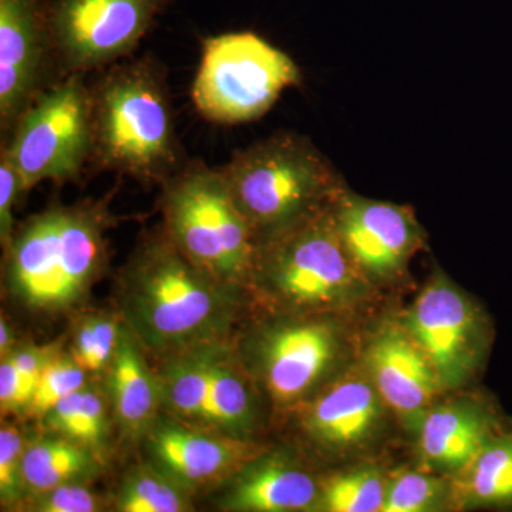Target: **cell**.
Wrapping results in <instances>:
<instances>
[{
    "mask_svg": "<svg viewBox=\"0 0 512 512\" xmlns=\"http://www.w3.org/2000/svg\"><path fill=\"white\" fill-rule=\"evenodd\" d=\"M446 494V484L429 474L406 471L387 485L382 512H424L434 510Z\"/></svg>",
    "mask_w": 512,
    "mask_h": 512,
    "instance_id": "28",
    "label": "cell"
},
{
    "mask_svg": "<svg viewBox=\"0 0 512 512\" xmlns=\"http://www.w3.org/2000/svg\"><path fill=\"white\" fill-rule=\"evenodd\" d=\"M53 0H0V138L5 140L47 87L63 79L57 67Z\"/></svg>",
    "mask_w": 512,
    "mask_h": 512,
    "instance_id": "10",
    "label": "cell"
},
{
    "mask_svg": "<svg viewBox=\"0 0 512 512\" xmlns=\"http://www.w3.org/2000/svg\"><path fill=\"white\" fill-rule=\"evenodd\" d=\"M456 477L460 507H512V431H498Z\"/></svg>",
    "mask_w": 512,
    "mask_h": 512,
    "instance_id": "22",
    "label": "cell"
},
{
    "mask_svg": "<svg viewBox=\"0 0 512 512\" xmlns=\"http://www.w3.org/2000/svg\"><path fill=\"white\" fill-rule=\"evenodd\" d=\"M13 333L10 329L9 323L6 322L5 316L0 319V355L2 357L8 356L12 353L13 349Z\"/></svg>",
    "mask_w": 512,
    "mask_h": 512,
    "instance_id": "34",
    "label": "cell"
},
{
    "mask_svg": "<svg viewBox=\"0 0 512 512\" xmlns=\"http://www.w3.org/2000/svg\"><path fill=\"white\" fill-rule=\"evenodd\" d=\"M161 187L165 234L192 264L237 288L254 276L258 239L220 168L188 160Z\"/></svg>",
    "mask_w": 512,
    "mask_h": 512,
    "instance_id": "5",
    "label": "cell"
},
{
    "mask_svg": "<svg viewBox=\"0 0 512 512\" xmlns=\"http://www.w3.org/2000/svg\"><path fill=\"white\" fill-rule=\"evenodd\" d=\"M0 151L19 171L25 192L43 181H76L93 156L92 96L84 74L47 87L23 111Z\"/></svg>",
    "mask_w": 512,
    "mask_h": 512,
    "instance_id": "8",
    "label": "cell"
},
{
    "mask_svg": "<svg viewBox=\"0 0 512 512\" xmlns=\"http://www.w3.org/2000/svg\"><path fill=\"white\" fill-rule=\"evenodd\" d=\"M498 431L493 414L473 400L431 406L417 427L421 460L433 470L457 474Z\"/></svg>",
    "mask_w": 512,
    "mask_h": 512,
    "instance_id": "16",
    "label": "cell"
},
{
    "mask_svg": "<svg viewBox=\"0 0 512 512\" xmlns=\"http://www.w3.org/2000/svg\"><path fill=\"white\" fill-rule=\"evenodd\" d=\"M383 403L369 376H346L311 404L303 424L312 439L323 446H360L379 427Z\"/></svg>",
    "mask_w": 512,
    "mask_h": 512,
    "instance_id": "17",
    "label": "cell"
},
{
    "mask_svg": "<svg viewBox=\"0 0 512 512\" xmlns=\"http://www.w3.org/2000/svg\"><path fill=\"white\" fill-rule=\"evenodd\" d=\"M218 168L258 244L329 207L345 188L319 148L291 131L256 141Z\"/></svg>",
    "mask_w": 512,
    "mask_h": 512,
    "instance_id": "4",
    "label": "cell"
},
{
    "mask_svg": "<svg viewBox=\"0 0 512 512\" xmlns=\"http://www.w3.org/2000/svg\"><path fill=\"white\" fill-rule=\"evenodd\" d=\"M50 430L86 447L100 458L109 439V417L100 392L84 386L56 404L45 416Z\"/></svg>",
    "mask_w": 512,
    "mask_h": 512,
    "instance_id": "23",
    "label": "cell"
},
{
    "mask_svg": "<svg viewBox=\"0 0 512 512\" xmlns=\"http://www.w3.org/2000/svg\"><path fill=\"white\" fill-rule=\"evenodd\" d=\"M0 406L3 414L28 410L29 407L22 376L9 355L2 357L0 363Z\"/></svg>",
    "mask_w": 512,
    "mask_h": 512,
    "instance_id": "33",
    "label": "cell"
},
{
    "mask_svg": "<svg viewBox=\"0 0 512 512\" xmlns=\"http://www.w3.org/2000/svg\"><path fill=\"white\" fill-rule=\"evenodd\" d=\"M262 375L272 399L291 404L311 392L335 360L338 333L325 322H295L275 328L261 346Z\"/></svg>",
    "mask_w": 512,
    "mask_h": 512,
    "instance_id": "15",
    "label": "cell"
},
{
    "mask_svg": "<svg viewBox=\"0 0 512 512\" xmlns=\"http://www.w3.org/2000/svg\"><path fill=\"white\" fill-rule=\"evenodd\" d=\"M386 480L373 470H356L330 478L320 488L319 510L328 512H382Z\"/></svg>",
    "mask_w": 512,
    "mask_h": 512,
    "instance_id": "25",
    "label": "cell"
},
{
    "mask_svg": "<svg viewBox=\"0 0 512 512\" xmlns=\"http://www.w3.org/2000/svg\"><path fill=\"white\" fill-rule=\"evenodd\" d=\"M174 0H53L50 33L60 76L104 70L133 55Z\"/></svg>",
    "mask_w": 512,
    "mask_h": 512,
    "instance_id": "9",
    "label": "cell"
},
{
    "mask_svg": "<svg viewBox=\"0 0 512 512\" xmlns=\"http://www.w3.org/2000/svg\"><path fill=\"white\" fill-rule=\"evenodd\" d=\"M332 212L343 245L367 279L399 275L423 244L419 222L403 205L369 200L345 187Z\"/></svg>",
    "mask_w": 512,
    "mask_h": 512,
    "instance_id": "12",
    "label": "cell"
},
{
    "mask_svg": "<svg viewBox=\"0 0 512 512\" xmlns=\"http://www.w3.org/2000/svg\"><path fill=\"white\" fill-rule=\"evenodd\" d=\"M25 437L18 427L6 426L0 430V498L3 507L16 505L26 494L23 484V454Z\"/></svg>",
    "mask_w": 512,
    "mask_h": 512,
    "instance_id": "29",
    "label": "cell"
},
{
    "mask_svg": "<svg viewBox=\"0 0 512 512\" xmlns=\"http://www.w3.org/2000/svg\"><path fill=\"white\" fill-rule=\"evenodd\" d=\"M25 194L22 178L15 165L0 151V241L3 248L9 244L16 231L13 208L20 195Z\"/></svg>",
    "mask_w": 512,
    "mask_h": 512,
    "instance_id": "31",
    "label": "cell"
},
{
    "mask_svg": "<svg viewBox=\"0 0 512 512\" xmlns=\"http://www.w3.org/2000/svg\"><path fill=\"white\" fill-rule=\"evenodd\" d=\"M315 478L286 461H251L238 471L221 508L245 512H293L318 507Z\"/></svg>",
    "mask_w": 512,
    "mask_h": 512,
    "instance_id": "19",
    "label": "cell"
},
{
    "mask_svg": "<svg viewBox=\"0 0 512 512\" xmlns=\"http://www.w3.org/2000/svg\"><path fill=\"white\" fill-rule=\"evenodd\" d=\"M96 170L163 184L184 167L167 73L154 57L104 69L90 86Z\"/></svg>",
    "mask_w": 512,
    "mask_h": 512,
    "instance_id": "2",
    "label": "cell"
},
{
    "mask_svg": "<svg viewBox=\"0 0 512 512\" xmlns=\"http://www.w3.org/2000/svg\"><path fill=\"white\" fill-rule=\"evenodd\" d=\"M30 510L37 512H96L101 510L99 495L83 483L59 485L37 495Z\"/></svg>",
    "mask_w": 512,
    "mask_h": 512,
    "instance_id": "30",
    "label": "cell"
},
{
    "mask_svg": "<svg viewBox=\"0 0 512 512\" xmlns=\"http://www.w3.org/2000/svg\"><path fill=\"white\" fill-rule=\"evenodd\" d=\"M124 323L163 355L220 342L238 311L235 288L192 264L165 231L138 244L120 281Z\"/></svg>",
    "mask_w": 512,
    "mask_h": 512,
    "instance_id": "1",
    "label": "cell"
},
{
    "mask_svg": "<svg viewBox=\"0 0 512 512\" xmlns=\"http://www.w3.org/2000/svg\"><path fill=\"white\" fill-rule=\"evenodd\" d=\"M87 373L73 356L56 355L37 382L28 412L33 416L45 417L56 404L87 386Z\"/></svg>",
    "mask_w": 512,
    "mask_h": 512,
    "instance_id": "27",
    "label": "cell"
},
{
    "mask_svg": "<svg viewBox=\"0 0 512 512\" xmlns=\"http://www.w3.org/2000/svg\"><path fill=\"white\" fill-rule=\"evenodd\" d=\"M146 437L153 466L188 493L238 473L258 450L247 440L173 421L154 424Z\"/></svg>",
    "mask_w": 512,
    "mask_h": 512,
    "instance_id": "13",
    "label": "cell"
},
{
    "mask_svg": "<svg viewBox=\"0 0 512 512\" xmlns=\"http://www.w3.org/2000/svg\"><path fill=\"white\" fill-rule=\"evenodd\" d=\"M302 74L291 56L252 32H231L202 42L192 83L195 109L215 124L261 119Z\"/></svg>",
    "mask_w": 512,
    "mask_h": 512,
    "instance_id": "6",
    "label": "cell"
},
{
    "mask_svg": "<svg viewBox=\"0 0 512 512\" xmlns=\"http://www.w3.org/2000/svg\"><path fill=\"white\" fill-rule=\"evenodd\" d=\"M121 512H184L191 510L188 491L154 466L134 468L121 484L116 500Z\"/></svg>",
    "mask_w": 512,
    "mask_h": 512,
    "instance_id": "24",
    "label": "cell"
},
{
    "mask_svg": "<svg viewBox=\"0 0 512 512\" xmlns=\"http://www.w3.org/2000/svg\"><path fill=\"white\" fill-rule=\"evenodd\" d=\"M113 224L104 201L52 205L16 227L5 247L6 281L37 312L74 308L106 268Z\"/></svg>",
    "mask_w": 512,
    "mask_h": 512,
    "instance_id": "3",
    "label": "cell"
},
{
    "mask_svg": "<svg viewBox=\"0 0 512 512\" xmlns=\"http://www.w3.org/2000/svg\"><path fill=\"white\" fill-rule=\"evenodd\" d=\"M9 356L12 357L13 362L18 367L30 403L43 370L56 356V349L53 346L30 345L13 350L12 353H9Z\"/></svg>",
    "mask_w": 512,
    "mask_h": 512,
    "instance_id": "32",
    "label": "cell"
},
{
    "mask_svg": "<svg viewBox=\"0 0 512 512\" xmlns=\"http://www.w3.org/2000/svg\"><path fill=\"white\" fill-rule=\"evenodd\" d=\"M143 348L128 326H123L119 348L109 366V394L114 419L131 439L147 436L163 406L160 376L154 375Z\"/></svg>",
    "mask_w": 512,
    "mask_h": 512,
    "instance_id": "18",
    "label": "cell"
},
{
    "mask_svg": "<svg viewBox=\"0 0 512 512\" xmlns=\"http://www.w3.org/2000/svg\"><path fill=\"white\" fill-rule=\"evenodd\" d=\"M365 365L384 404L407 427L417 429L443 386L406 328L390 325L380 330L367 346Z\"/></svg>",
    "mask_w": 512,
    "mask_h": 512,
    "instance_id": "14",
    "label": "cell"
},
{
    "mask_svg": "<svg viewBox=\"0 0 512 512\" xmlns=\"http://www.w3.org/2000/svg\"><path fill=\"white\" fill-rule=\"evenodd\" d=\"M99 458L60 434L40 436L26 444L23 484L33 497L59 485L86 483L99 473Z\"/></svg>",
    "mask_w": 512,
    "mask_h": 512,
    "instance_id": "21",
    "label": "cell"
},
{
    "mask_svg": "<svg viewBox=\"0 0 512 512\" xmlns=\"http://www.w3.org/2000/svg\"><path fill=\"white\" fill-rule=\"evenodd\" d=\"M403 326L430 360L441 386H460L476 369L484 348L483 322L470 299L444 276L417 296Z\"/></svg>",
    "mask_w": 512,
    "mask_h": 512,
    "instance_id": "11",
    "label": "cell"
},
{
    "mask_svg": "<svg viewBox=\"0 0 512 512\" xmlns=\"http://www.w3.org/2000/svg\"><path fill=\"white\" fill-rule=\"evenodd\" d=\"M123 326L109 315L84 319L74 335L73 357L76 362L90 373L107 369L119 348Z\"/></svg>",
    "mask_w": 512,
    "mask_h": 512,
    "instance_id": "26",
    "label": "cell"
},
{
    "mask_svg": "<svg viewBox=\"0 0 512 512\" xmlns=\"http://www.w3.org/2000/svg\"><path fill=\"white\" fill-rule=\"evenodd\" d=\"M332 205L258 244L254 276L288 305L329 308L365 292L367 278L343 245Z\"/></svg>",
    "mask_w": 512,
    "mask_h": 512,
    "instance_id": "7",
    "label": "cell"
},
{
    "mask_svg": "<svg viewBox=\"0 0 512 512\" xmlns=\"http://www.w3.org/2000/svg\"><path fill=\"white\" fill-rule=\"evenodd\" d=\"M255 420V403L245 376L222 349L221 342L208 348L207 407L205 427L224 436L245 439Z\"/></svg>",
    "mask_w": 512,
    "mask_h": 512,
    "instance_id": "20",
    "label": "cell"
}]
</instances>
